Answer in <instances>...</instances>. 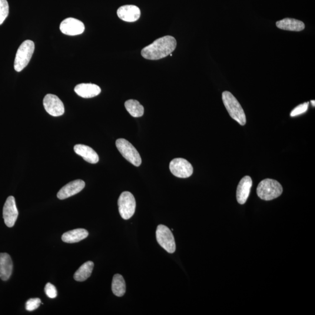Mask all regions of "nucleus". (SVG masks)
<instances>
[{
    "mask_svg": "<svg viewBox=\"0 0 315 315\" xmlns=\"http://www.w3.org/2000/svg\"><path fill=\"white\" fill-rule=\"evenodd\" d=\"M177 45V40L173 36H165L146 46L142 50L141 55L145 59L157 61L171 54Z\"/></svg>",
    "mask_w": 315,
    "mask_h": 315,
    "instance_id": "1",
    "label": "nucleus"
},
{
    "mask_svg": "<svg viewBox=\"0 0 315 315\" xmlns=\"http://www.w3.org/2000/svg\"><path fill=\"white\" fill-rule=\"evenodd\" d=\"M222 98L230 117L241 126L246 124V115L237 98L229 91H224L222 95Z\"/></svg>",
    "mask_w": 315,
    "mask_h": 315,
    "instance_id": "2",
    "label": "nucleus"
},
{
    "mask_svg": "<svg viewBox=\"0 0 315 315\" xmlns=\"http://www.w3.org/2000/svg\"><path fill=\"white\" fill-rule=\"evenodd\" d=\"M283 190V187L279 182L271 179H266L258 184L256 192L261 200L269 201L280 196Z\"/></svg>",
    "mask_w": 315,
    "mask_h": 315,
    "instance_id": "3",
    "label": "nucleus"
},
{
    "mask_svg": "<svg viewBox=\"0 0 315 315\" xmlns=\"http://www.w3.org/2000/svg\"><path fill=\"white\" fill-rule=\"evenodd\" d=\"M34 51L35 44L31 40H26L20 45L14 61V69L16 71H21L28 65Z\"/></svg>",
    "mask_w": 315,
    "mask_h": 315,
    "instance_id": "4",
    "label": "nucleus"
},
{
    "mask_svg": "<svg viewBox=\"0 0 315 315\" xmlns=\"http://www.w3.org/2000/svg\"><path fill=\"white\" fill-rule=\"evenodd\" d=\"M116 145L126 160L135 167L140 166L142 162L140 155L130 142L124 138H119L116 141Z\"/></svg>",
    "mask_w": 315,
    "mask_h": 315,
    "instance_id": "5",
    "label": "nucleus"
},
{
    "mask_svg": "<svg viewBox=\"0 0 315 315\" xmlns=\"http://www.w3.org/2000/svg\"><path fill=\"white\" fill-rule=\"evenodd\" d=\"M119 211L124 220H128L134 215L135 211L136 202L134 195L130 192L124 191L121 194L118 200Z\"/></svg>",
    "mask_w": 315,
    "mask_h": 315,
    "instance_id": "6",
    "label": "nucleus"
},
{
    "mask_svg": "<svg viewBox=\"0 0 315 315\" xmlns=\"http://www.w3.org/2000/svg\"><path fill=\"white\" fill-rule=\"evenodd\" d=\"M156 237L158 243L164 250L170 253H174L176 251V244L173 234L170 229L164 225H159Z\"/></svg>",
    "mask_w": 315,
    "mask_h": 315,
    "instance_id": "7",
    "label": "nucleus"
},
{
    "mask_svg": "<svg viewBox=\"0 0 315 315\" xmlns=\"http://www.w3.org/2000/svg\"><path fill=\"white\" fill-rule=\"evenodd\" d=\"M170 169L171 173L180 178L190 177L193 172L191 164L184 158H175L170 162Z\"/></svg>",
    "mask_w": 315,
    "mask_h": 315,
    "instance_id": "8",
    "label": "nucleus"
},
{
    "mask_svg": "<svg viewBox=\"0 0 315 315\" xmlns=\"http://www.w3.org/2000/svg\"><path fill=\"white\" fill-rule=\"evenodd\" d=\"M44 106L46 111L53 117H61L64 114V104L55 95H46L44 99Z\"/></svg>",
    "mask_w": 315,
    "mask_h": 315,
    "instance_id": "9",
    "label": "nucleus"
},
{
    "mask_svg": "<svg viewBox=\"0 0 315 315\" xmlns=\"http://www.w3.org/2000/svg\"><path fill=\"white\" fill-rule=\"evenodd\" d=\"M18 216V211L16 208L15 198L9 196L6 199L3 207V218L6 226L11 228L15 225Z\"/></svg>",
    "mask_w": 315,
    "mask_h": 315,
    "instance_id": "10",
    "label": "nucleus"
},
{
    "mask_svg": "<svg viewBox=\"0 0 315 315\" xmlns=\"http://www.w3.org/2000/svg\"><path fill=\"white\" fill-rule=\"evenodd\" d=\"M60 29L63 34L69 36L82 34L84 32V23L77 19L68 18L62 22Z\"/></svg>",
    "mask_w": 315,
    "mask_h": 315,
    "instance_id": "11",
    "label": "nucleus"
},
{
    "mask_svg": "<svg viewBox=\"0 0 315 315\" xmlns=\"http://www.w3.org/2000/svg\"><path fill=\"white\" fill-rule=\"evenodd\" d=\"M85 182L82 180L72 181L59 190L57 196L60 200H64V199L70 197L79 193L85 188Z\"/></svg>",
    "mask_w": 315,
    "mask_h": 315,
    "instance_id": "12",
    "label": "nucleus"
},
{
    "mask_svg": "<svg viewBox=\"0 0 315 315\" xmlns=\"http://www.w3.org/2000/svg\"><path fill=\"white\" fill-rule=\"evenodd\" d=\"M117 14L119 18L123 21L132 22L140 18L141 11L138 6L132 5H126L121 6L118 9Z\"/></svg>",
    "mask_w": 315,
    "mask_h": 315,
    "instance_id": "13",
    "label": "nucleus"
},
{
    "mask_svg": "<svg viewBox=\"0 0 315 315\" xmlns=\"http://www.w3.org/2000/svg\"><path fill=\"white\" fill-rule=\"evenodd\" d=\"M252 184V178L250 176H246L242 179L239 184L237 190V199L240 204L246 203L250 196Z\"/></svg>",
    "mask_w": 315,
    "mask_h": 315,
    "instance_id": "14",
    "label": "nucleus"
},
{
    "mask_svg": "<svg viewBox=\"0 0 315 315\" xmlns=\"http://www.w3.org/2000/svg\"><path fill=\"white\" fill-rule=\"evenodd\" d=\"M74 91L79 97L91 98L97 97L100 94L101 89L97 85L82 83L76 86Z\"/></svg>",
    "mask_w": 315,
    "mask_h": 315,
    "instance_id": "15",
    "label": "nucleus"
},
{
    "mask_svg": "<svg viewBox=\"0 0 315 315\" xmlns=\"http://www.w3.org/2000/svg\"><path fill=\"white\" fill-rule=\"evenodd\" d=\"M74 150L76 154L81 156L85 161L89 163L97 164L99 160L97 152L89 146L83 144L75 145Z\"/></svg>",
    "mask_w": 315,
    "mask_h": 315,
    "instance_id": "16",
    "label": "nucleus"
},
{
    "mask_svg": "<svg viewBox=\"0 0 315 315\" xmlns=\"http://www.w3.org/2000/svg\"><path fill=\"white\" fill-rule=\"evenodd\" d=\"M13 264L11 257L6 253H0V278L8 280L11 276Z\"/></svg>",
    "mask_w": 315,
    "mask_h": 315,
    "instance_id": "17",
    "label": "nucleus"
},
{
    "mask_svg": "<svg viewBox=\"0 0 315 315\" xmlns=\"http://www.w3.org/2000/svg\"><path fill=\"white\" fill-rule=\"evenodd\" d=\"M278 28L285 31L300 32L305 29V24L300 20L293 18H285L276 22Z\"/></svg>",
    "mask_w": 315,
    "mask_h": 315,
    "instance_id": "18",
    "label": "nucleus"
},
{
    "mask_svg": "<svg viewBox=\"0 0 315 315\" xmlns=\"http://www.w3.org/2000/svg\"><path fill=\"white\" fill-rule=\"evenodd\" d=\"M88 232L85 229H75L67 232L62 235V241L65 243H77L88 236Z\"/></svg>",
    "mask_w": 315,
    "mask_h": 315,
    "instance_id": "19",
    "label": "nucleus"
},
{
    "mask_svg": "<svg viewBox=\"0 0 315 315\" xmlns=\"http://www.w3.org/2000/svg\"><path fill=\"white\" fill-rule=\"evenodd\" d=\"M94 263L91 261L85 262L76 271L74 278L75 281L82 282L87 280L91 276Z\"/></svg>",
    "mask_w": 315,
    "mask_h": 315,
    "instance_id": "20",
    "label": "nucleus"
},
{
    "mask_svg": "<svg viewBox=\"0 0 315 315\" xmlns=\"http://www.w3.org/2000/svg\"><path fill=\"white\" fill-rule=\"evenodd\" d=\"M112 290L116 296L121 297L124 296L126 293V283L122 275H115L113 278Z\"/></svg>",
    "mask_w": 315,
    "mask_h": 315,
    "instance_id": "21",
    "label": "nucleus"
},
{
    "mask_svg": "<svg viewBox=\"0 0 315 315\" xmlns=\"http://www.w3.org/2000/svg\"><path fill=\"white\" fill-rule=\"evenodd\" d=\"M126 110L134 118H140L144 115V108L143 106L137 101L130 99L125 102V104Z\"/></svg>",
    "mask_w": 315,
    "mask_h": 315,
    "instance_id": "22",
    "label": "nucleus"
},
{
    "mask_svg": "<svg viewBox=\"0 0 315 315\" xmlns=\"http://www.w3.org/2000/svg\"><path fill=\"white\" fill-rule=\"evenodd\" d=\"M9 14V5L6 0H0V25L3 24Z\"/></svg>",
    "mask_w": 315,
    "mask_h": 315,
    "instance_id": "23",
    "label": "nucleus"
},
{
    "mask_svg": "<svg viewBox=\"0 0 315 315\" xmlns=\"http://www.w3.org/2000/svg\"><path fill=\"white\" fill-rule=\"evenodd\" d=\"M41 304V301L39 298H31L26 301L25 304L26 310L28 311H34L40 306Z\"/></svg>",
    "mask_w": 315,
    "mask_h": 315,
    "instance_id": "24",
    "label": "nucleus"
},
{
    "mask_svg": "<svg viewBox=\"0 0 315 315\" xmlns=\"http://www.w3.org/2000/svg\"><path fill=\"white\" fill-rule=\"evenodd\" d=\"M308 106H309V103L308 102L298 105V107L291 112L290 114L291 117H296V116L303 114L304 113L306 112L308 109Z\"/></svg>",
    "mask_w": 315,
    "mask_h": 315,
    "instance_id": "25",
    "label": "nucleus"
},
{
    "mask_svg": "<svg viewBox=\"0 0 315 315\" xmlns=\"http://www.w3.org/2000/svg\"><path fill=\"white\" fill-rule=\"evenodd\" d=\"M45 291L47 296L50 298H55L58 296V291L56 288L51 283H48L46 285Z\"/></svg>",
    "mask_w": 315,
    "mask_h": 315,
    "instance_id": "26",
    "label": "nucleus"
},
{
    "mask_svg": "<svg viewBox=\"0 0 315 315\" xmlns=\"http://www.w3.org/2000/svg\"><path fill=\"white\" fill-rule=\"evenodd\" d=\"M311 103L312 104H313V105H314V107H315V101H312Z\"/></svg>",
    "mask_w": 315,
    "mask_h": 315,
    "instance_id": "27",
    "label": "nucleus"
}]
</instances>
